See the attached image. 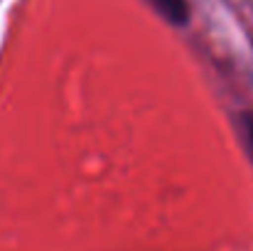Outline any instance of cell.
I'll return each mask as SVG.
<instances>
[{
	"mask_svg": "<svg viewBox=\"0 0 253 251\" xmlns=\"http://www.w3.org/2000/svg\"><path fill=\"white\" fill-rule=\"evenodd\" d=\"M244 128H246V138H249V146L253 148V113H244Z\"/></svg>",
	"mask_w": 253,
	"mask_h": 251,
	"instance_id": "cell-2",
	"label": "cell"
},
{
	"mask_svg": "<svg viewBox=\"0 0 253 251\" xmlns=\"http://www.w3.org/2000/svg\"><path fill=\"white\" fill-rule=\"evenodd\" d=\"M153 5L160 10V15L172 25H184L189 20V5L187 0H153Z\"/></svg>",
	"mask_w": 253,
	"mask_h": 251,
	"instance_id": "cell-1",
	"label": "cell"
}]
</instances>
